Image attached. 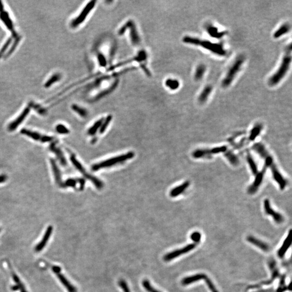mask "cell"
<instances>
[{
  "label": "cell",
  "mask_w": 292,
  "mask_h": 292,
  "mask_svg": "<svg viewBox=\"0 0 292 292\" xmlns=\"http://www.w3.org/2000/svg\"><path fill=\"white\" fill-rule=\"evenodd\" d=\"M56 131L58 133L60 134H67L70 133V129L67 128V127L65 126L64 124H59L56 127Z\"/></svg>",
  "instance_id": "60d3db41"
},
{
  "label": "cell",
  "mask_w": 292,
  "mask_h": 292,
  "mask_svg": "<svg viewBox=\"0 0 292 292\" xmlns=\"http://www.w3.org/2000/svg\"><path fill=\"white\" fill-rule=\"evenodd\" d=\"M1 19L3 21L4 23L7 25L6 27H7L9 29L12 31L13 29V25L12 22V20H10L7 12H3L2 13L1 15Z\"/></svg>",
  "instance_id": "d590c367"
},
{
  "label": "cell",
  "mask_w": 292,
  "mask_h": 292,
  "mask_svg": "<svg viewBox=\"0 0 292 292\" xmlns=\"http://www.w3.org/2000/svg\"><path fill=\"white\" fill-rule=\"evenodd\" d=\"M104 120V118H101L97 121L94 123V124L92 126L88 131V134L89 135H94L97 133V131L100 129V127L101 126Z\"/></svg>",
  "instance_id": "d6a6232c"
},
{
  "label": "cell",
  "mask_w": 292,
  "mask_h": 292,
  "mask_svg": "<svg viewBox=\"0 0 292 292\" xmlns=\"http://www.w3.org/2000/svg\"><path fill=\"white\" fill-rule=\"evenodd\" d=\"M134 156H135V153L133 151H129L128 153H127L124 154H122L116 157H113L112 158H110L104 161H101L99 163L94 164L92 166V170L95 171L104 168L112 167L114 165H116L117 164L122 163L124 162L133 158Z\"/></svg>",
  "instance_id": "277c9868"
},
{
  "label": "cell",
  "mask_w": 292,
  "mask_h": 292,
  "mask_svg": "<svg viewBox=\"0 0 292 292\" xmlns=\"http://www.w3.org/2000/svg\"><path fill=\"white\" fill-rule=\"evenodd\" d=\"M77 181H78V183H79L80 189L82 190L85 186V183H86L85 180L84 178H77Z\"/></svg>",
  "instance_id": "c3c4849f"
},
{
  "label": "cell",
  "mask_w": 292,
  "mask_h": 292,
  "mask_svg": "<svg viewBox=\"0 0 292 292\" xmlns=\"http://www.w3.org/2000/svg\"><path fill=\"white\" fill-rule=\"evenodd\" d=\"M291 49V45H290L289 47H288L286 49V54L282 59V62L279 69L270 77L268 80V83L270 86H274L277 85L287 74V72L290 68V64L292 60V57L290 55Z\"/></svg>",
  "instance_id": "3957f363"
},
{
  "label": "cell",
  "mask_w": 292,
  "mask_h": 292,
  "mask_svg": "<svg viewBox=\"0 0 292 292\" xmlns=\"http://www.w3.org/2000/svg\"><path fill=\"white\" fill-rule=\"evenodd\" d=\"M70 160L74 166L81 173L83 174L84 176L86 177V178L89 179L90 181L92 182V183H94V185L98 189H101L104 187V183L101 180H100L98 178H97L94 176L88 173L85 168H84L83 166H82V164L77 159L76 156H75L74 154H71L70 156Z\"/></svg>",
  "instance_id": "8992f818"
},
{
  "label": "cell",
  "mask_w": 292,
  "mask_h": 292,
  "mask_svg": "<svg viewBox=\"0 0 292 292\" xmlns=\"http://www.w3.org/2000/svg\"><path fill=\"white\" fill-rule=\"evenodd\" d=\"M263 125L261 124H255L250 131V135L248 138L249 141H254L256 139V138L259 135L260 132L263 129Z\"/></svg>",
  "instance_id": "f546056e"
},
{
  "label": "cell",
  "mask_w": 292,
  "mask_h": 292,
  "mask_svg": "<svg viewBox=\"0 0 292 292\" xmlns=\"http://www.w3.org/2000/svg\"><path fill=\"white\" fill-rule=\"evenodd\" d=\"M130 21L131 20H129L128 21H127L122 27L120 28V29L118 31L119 35L122 36V35H124V34L126 32L127 30L128 29L129 25H130Z\"/></svg>",
  "instance_id": "bcb514c9"
},
{
  "label": "cell",
  "mask_w": 292,
  "mask_h": 292,
  "mask_svg": "<svg viewBox=\"0 0 292 292\" xmlns=\"http://www.w3.org/2000/svg\"><path fill=\"white\" fill-rule=\"evenodd\" d=\"M61 75L59 74H55L53 75V76L50 77L49 79L47 80V82H46V83L45 84V87H46V88L49 87L50 86H51L52 84L55 83V82H57V81H59V80L61 79Z\"/></svg>",
  "instance_id": "74e56055"
},
{
  "label": "cell",
  "mask_w": 292,
  "mask_h": 292,
  "mask_svg": "<svg viewBox=\"0 0 292 292\" xmlns=\"http://www.w3.org/2000/svg\"><path fill=\"white\" fill-rule=\"evenodd\" d=\"M140 67H141V68H142V70H143V71L145 73V74H146L148 76H151V73L150 70L148 69V68L146 67L145 65H144V64H141Z\"/></svg>",
  "instance_id": "7dc6e473"
},
{
  "label": "cell",
  "mask_w": 292,
  "mask_h": 292,
  "mask_svg": "<svg viewBox=\"0 0 292 292\" xmlns=\"http://www.w3.org/2000/svg\"><path fill=\"white\" fill-rule=\"evenodd\" d=\"M182 41L187 44L203 47V48L218 56H223L227 54V51L224 48L223 45L220 43H214L207 40H200L198 38L189 36H186L183 37Z\"/></svg>",
  "instance_id": "7a4b0ae2"
},
{
  "label": "cell",
  "mask_w": 292,
  "mask_h": 292,
  "mask_svg": "<svg viewBox=\"0 0 292 292\" xmlns=\"http://www.w3.org/2000/svg\"><path fill=\"white\" fill-rule=\"evenodd\" d=\"M267 168V167L265 165L263 166V169L260 171V172H258L257 174L256 175V178L254 181V182L248 188V193L252 195L257 192L258 189L260 187V185L262 183L263 178Z\"/></svg>",
  "instance_id": "7c38bea8"
},
{
  "label": "cell",
  "mask_w": 292,
  "mask_h": 292,
  "mask_svg": "<svg viewBox=\"0 0 292 292\" xmlns=\"http://www.w3.org/2000/svg\"><path fill=\"white\" fill-rule=\"evenodd\" d=\"M205 30L209 36L216 39H221L227 34L226 32H220L218 28L212 24L206 25Z\"/></svg>",
  "instance_id": "ac0fdd59"
},
{
  "label": "cell",
  "mask_w": 292,
  "mask_h": 292,
  "mask_svg": "<svg viewBox=\"0 0 292 292\" xmlns=\"http://www.w3.org/2000/svg\"><path fill=\"white\" fill-rule=\"evenodd\" d=\"M180 82L178 80L168 79L165 81V85L169 89L175 90L178 89L180 87Z\"/></svg>",
  "instance_id": "836d02e7"
},
{
  "label": "cell",
  "mask_w": 292,
  "mask_h": 292,
  "mask_svg": "<svg viewBox=\"0 0 292 292\" xmlns=\"http://www.w3.org/2000/svg\"><path fill=\"white\" fill-rule=\"evenodd\" d=\"M206 71V67L203 64H199L196 68L194 79L196 81H200L202 79Z\"/></svg>",
  "instance_id": "4dcf8cb0"
},
{
  "label": "cell",
  "mask_w": 292,
  "mask_h": 292,
  "mask_svg": "<svg viewBox=\"0 0 292 292\" xmlns=\"http://www.w3.org/2000/svg\"><path fill=\"white\" fill-rule=\"evenodd\" d=\"M247 240L250 243L255 245L257 247L259 248L261 250H263V251L268 252L270 250V247L267 244L265 243L263 241H261V240H258L254 236H248L247 238Z\"/></svg>",
  "instance_id": "d4e9b609"
},
{
  "label": "cell",
  "mask_w": 292,
  "mask_h": 292,
  "mask_svg": "<svg viewBox=\"0 0 292 292\" xmlns=\"http://www.w3.org/2000/svg\"><path fill=\"white\" fill-rule=\"evenodd\" d=\"M264 209L265 213L268 216H272L275 221L277 223H282L284 219L283 216L280 213H277L276 211L273 210L271 205H270V201L268 199H266L264 201Z\"/></svg>",
  "instance_id": "9a60e30c"
},
{
  "label": "cell",
  "mask_w": 292,
  "mask_h": 292,
  "mask_svg": "<svg viewBox=\"0 0 292 292\" xmlns=\"http://www.w3.org/2000/svg\"><path fill=\"white\" fill-rule=\"evenodd\" d=\"M50 164H51V168L52 170L53 175L54 177L55 182L57 183V185H59V186H61L63 182L62 181L61 171L59 170V168L54 160L53 159L50 160Z\"/></svg>",
  "instance_id": "d6986e66"
},
{
  "label": "cell",
  "mask_w": 292,
  "mask_h": 292,
  "mask_svg": "<svg viewBox=\"0 0 292 292\" xmlns=\"http://www.w3.org/2000/svg\"><path fill=\"white\" fill-rule=\"evenodd\" d=\"M112 119H113L112 115H109L107 117L105 120L104 119V121L102 124L101 126L99 129L100 134H103L104 131H106L107 128H108V127L109 126V124L111 122Z\"/></svg>",
  "instance_id": "8d00e7d4"
},
{
  "label": "cell",
  "mask_w": 292,
  "mask_h": 292,
  "mask_svg": "<svg viewBox=\"0 0 292 292\" xmlns=\"http://www.w3.org/2000/svg\"><path fill=\"white\" fill-rule=\"evenodd\" d=\"M252 148L263 159H264L265 166L270 169L273 178L279 185L280 189L281 190H284L288 184L287 180L284 178L280 171L278 170L277 166H276L275 163L274 158L266 149L265 146L261 143H256L253 145Z\"/></svg>",
  "instance_id": "6da1fadb"
},
{
  "label": "cell",
  "mask_w": 292,
  "mask_h": 292,
  "mask_svg": "<svg viewBox=\"0 0 292 292\" xmlns=\"http://www.w3.org/2000/svg\"><path fill=\"white\" fill-rule=\"evenodd\" d=\"M52 270L55 273H59L61 272V268L58 267V266H54V267H53Z\"/></svg>",
  "instance_id": "f907efd6"
},
{
  "label": "cell",
  "mask_w": 292,
  "mask_h": 292,
  "mask_svg": "<svg viewBox=\"0 0 292 292\" xmlns=\"http://www.w3.org/2000/svg\"><path fill=\"white\" fill-rule=\"evenodd\" d=\"M291 232L292 230H290V232L288 233V235L287 236V238L285 239L284 242L282 244V246L281 247L279 250L277 252V255L280 258H282L285 256L286 253L287 252V250L290 248V246L292 244V238H291Z\"/></svg>",
  "instance_id": "ffe728a7"
},
{
  "label": "cell",
  "mask_w": 292,
  "mask_h": 292,
  "mask_svg": "<svg viewBox=\"0 0 292 292\" xmlns=\"http://www.w3.org/2000/svg\"><path fill=\"white\" fill-rule=\"evenodd\" d=\"M227 151V146L217 147L212 149H198L193 152L192 156L195 158H210L214 154L225 153Z\"/></svg>",
  "instance_id": "52a82bcc"
},
{
  "label": "cell",
  "mask_w": 292,
  "mask_h": 292,
  "mask_svg": "<svg viewBox=\"0 0 292 292\" xmlns=\"http://www.w3.org/2000/svg\"><path fill=\"white\" fill-rule=\"evenodd\" d=\"M21 133L34 141L40 142L42 143L50 142L54 140V138L52 136L45 135L40 134L37 131H32L27 129H22L21 131Z\"/></svg>",
  "instance_id": "9c48e42d"
},
{
  "label": "cell",
  "mask_w": 292,
  "mask_h": 292,
  "mask_svg": "<svg viewBox=\"0 0 292 292\" xmlns=\"http://www.w3.org/2000/svg\"><path fill=\"white\" fill-rule=\"evenodd\" d=\"M128 29H129V36L131 43L134 46H139L140 44V37L135 24L132 20L130 21Z\"/></svg>",
  "instance_id": "2e32d148"
},
{
  "label": "cell",
  "mask_w": 292,
  "mask_h": 292,
  "mask_svg": "<svg viewBox=\"0 0 292 292\" xmlns=\"http://www.w3.org/2000/svg\"><path fill=\"white\" fill-rule=\"evenodd\" d=\"M212 90L213 87L212 86L207 85L205 86L199 97V101L200 104H203L207 100L208 97L212 92Z\"/></svg>",
  "instance_id": "4316f807"
},
{
  "label": "cell",
  "mask_w": 292,
  "mask_h": 292,
  "mask_svg": "<svg viewBox=\"0 0 292 292\" xmlns=\"http://www.w3.org/2000/svg\"><path fill=\"white\" fill-rule=\"evenodd\" d=\"M119 286L121 288L124 292H131L127 282L124 280H120L118 282Z\"/></svg>",
  "instance_id": "f6af8a7d"
},
{
  "label": "cell",
  "mask_w": 292,
  "mask_h": 292,
  "mask_svg": "<svg viewBox=\"0 0 292 292\" xmlns=\"http://www.w3.org/2000/svg\"><path fill=\"white\" fill-rule=\"evenodd\" d=\"M78 183L77 179H74V178H69L66 181L63 182L62 184V187L63 188H67V187H72L75 188L76 187L77 183Z\"/></svg>",
  "instance_id": "ab89813d"
},
{
  "label": "cell",
  "mask_w": 292,
  "mask_h": 292,
  "mask_svg": "<svg viewBox=\"0 0 292 292\" xmlns=\"http://www.w3.org/2000/svg\"><path fill=\"white\" fill-rule=\"evenodd\" d=\"M52 226H50L47 228V230L45 232V234L43 235L42 240H41L40 243L37 244L35 247V251L37 252H40L47 245V243L49 240L50 238L52 235L53 232Z\"/></svg>",
  "instance_id": "e0dca14e"
},
{
  "label": "cell",
  "mask_w": 292,
  "mask_h": 292,
  "mask_svg": "<svg viewBox=\"0 0 292 292\" xmlns=\"http://www.w3.org/2000/svg\"><path fill=\"white\" fill-rule=\"evenodd\" d=\"M30 111V108L29 107H26L14 120H13L12 122H10V124H9L8 126V130L10 132H12L18 128V127L22 123L28 115V114H29Z\"/></svg>",
  "instance_id": "5bb4252c"
},
{
  "label": "cell",
  "mask_w": 292,
  "mask_h": 292,
  "mask_svg": "<svg viewBox=\"0 0 292 292\" xmlns=\"http://www.w3.org/2000/svg\"><path fill=\"white\" fill-rule=\"evenodd\" d=\"M218 292V290H214V291H213V292Z\"/></svg>",
  "instance_id": "816d5d0a"
},
{
  "label": "cell",
  "mask_w": 292,
  "mask_h": 292,
  "mask_svg": "<svg viewBox=\"0 0 292 292\" xmlns=\"http://www.w3.org/2000/svg\"><path fill=\"white\" fill-rule=\"evenodd\" d=\"M55 274L57 275V277L59 279L61 283L67 289L68 292H77L76 288H75L73 285H72L63 275L61 274L60 272L56 273Z\"/></svg>",
  "instance_id": "603a6c76"
},
{
  "label": "cell",
  "mask_w": 292,
  "mask_h": 292,
  "mask_svg": "<svg viewBox=\"0 0 292 292\" xmlns=\"http://www.w3.org/2000/svg\"><path fill=\"white\" fill-rule=\"evenodd\" d=\"M72 109L76 113L82 117H86L88 115L87 110L82 107L79 106L77 104H74L72 106Z\"/></svg>",
  "instance_id": "e575fe53"
},
{
  "label": "cell",
  "mask_w": 292,
  "mask_h": 292,
  "mask_svg": "<svg viewBox=\"0 0 292 292\" xmlns=\"http://www.w3.org/2000/svg\"><path fill=\"white\" fill-rule=\"evenodd\" d=\"M148 57V55H147V54L146 53V51L144 50H141L140 51L138 54H137L136 56H135L134 57H132V58H131L128 59H127V60H125V61H124L122 62H120L117 63V64H115V65H113V66H111L110 67H109V68L107 70L108 72H110V71H112L113 70H115L117 68H118L119 67H122L124 66V65H126L127 64H128V63H131V62H143V61H146Z\"/></svg>",
  "instance_id": "30bf717a"
},
{
  "label": "cell",
  "mask_w": 292,
  "mask_h": 292,
  "mask_svg": "<svg viewBox=\"0 0 292 292\" xmlns=\"http://www.w3.org/2000/svg\"><path fill=\"white\" fill-rule=\"evenodd\" d=\"M50 149L55 154L57 159L59 161L60 164L64 166L67 165V161L64 157V154L63 153L62 151L56 146L55 142L51 144V146L50 147Z\"/></svg>",
  "instance_id": "44dd1931"
},
{
  "label": "cell",
  "mask_w": 292,
  "mask_h": 292,
  "mask_svg": "<svg viewBox=\"0 0 292 292\" xmlns=\"http://www.w3.org/2000/svg\"><path fill=\"white\" fill-rule=\"evenodd\" d=\"M7 180V176L5 174L0 175V183L5 182Z\"/></svg>",
  "instance_id": "681fc988"
},
{
  "label": "cell",
  "mask_w": 292,
  "mask_h": 292,
  "mask_svg": "<svg viewBox=\"0 0 292 292\" xmlns=\"http://www.w3.org/2000/svg\"><path fill=\"white\" fill-rule=\"evenodd\" d=\"M196 246V243H192V244H189L188 245L186 246V247L174 250L171 252L169 253L164 256V260H165L166 261H171L174 259L178 257L180 255H182L183 254H186L187 253L190 252L191 250L195 248Z\"/></svg>",
  "instance_id": "4fadbf2b"
},
{
  "label": "cell",
  "mask_w": 292,
  "mask_h": 292,
  "mask_svg": "<svg viewBox=\"0 0 292 292\" xmlns=\"http://www.w3.org/2000/svg\"><path fill=\"white\" fill-rule=\"evenodd\" d=\"M207 277V276L205 274H202V273L201 274H197L194 275L193 276L184 278L182 280L181 283L184 286H186V285L191 284L194 283V282L198 281L199 280H205V277Z\"/></svg>",
  "instance_id": "cb8c5ba5"
},
{
  "label": "cell",
  "mask_w": 292,
  "mask_h": 292,
  "mask_svg": "<svg viewBox=\"0 0 292 292\" xmlns=\"http://www.w3.org/2000/svg\"><path fill=\"white\" fill-rule=\"evenodd\" d=\"M189 186L190 182L189 181H185L184 183L181 184V185L172 189L169 193V195L172 198L177 197L186 191Z\"/></svg>",
  "instance_id": "7402d4cb"
},
{
  "label": "cell",
  "mask_w": 292,
  "mask_h": 292,
  "mask_svg": "<svg viewBox=\"0 0 292 292\" xmlns=\"http://www.w3.org/2000/svg\"><path fill=\"white\" fill-rule=\"evenodd\" d=\"M245 58L243 56H240L235 59L232 66L228 70L226 75L224 79L222 82V86L224 88L228 87L230 85L235 78V76L240 71L243 63L244 62Z\"/></svg>",
  "instance_id": "5b68a950"
},
{
  "label": "cell",
  "mask_w": 292,
  "mask_h": 292,
  "mask_svg": "<svg viewBox=\"0 0 292 292\" xmlns=\"http://www.w3.org/2000/svg\"><path fill=\"white\" fill-rule=\"evenodd\" d=\"M225 156L228 160L230 164L234 166H238L239 164V159L236 155L231 151H227L225 152Z\"/></svg>",
  "instance_id": "f1b7e54d"
},
{
  "label": "cell",
  "mask_w": 292,
  "mask_h": 292,
  "mask_svg": "<svg viewBox=\"0 0 292 292\" xmlns=\"http://www.w3.org/2000/svg\"><path fill=\"white\" fill-rule=\"evenodd\" d=\"M290 29V25L288 23H285L282 25L279 29L277 30V31L274 33L273 37L275 39H278L281 37L283 35L287 34L289 32Z\"/></svg>",
  "instance_id": "83f0119b"
},
{
  "label": "cell",
  "mask_w": 292,
  "mask_h": 292,
  "mask_svg": "<svg viewBox=\"0 0 292 292\" xmlns=\"http://www.w3.org/2000/svg\"><path fill=\"white\" fill-rule=\"evenodd\" d=\"M191 240L193 241L194 243H198L201 239V234L198 232H195L192 233L191 235Z\"/></svg>",
  "instance_id": "ee69618b"
},
{
  "label": "cell",
  "mask_w": 292,
  "mask_h": 292,
  "mask_svg": "<svg viewBox=\"0 0 292 292\" xmlns=\"http://www.w3.org/2000/svg\"><path fill=\"white\" fill-rule=\"evenodd\" d=\"M119 80H117L115 82L111 84V86H110L109 88H108L107 89H105L104 90L103 92H101L99 94H97L96 97H95L94 98V101H97V100H99L101 99H102L104 98V97H106L107 95H109V94H110L111 93L113 92L115 89L117 88L118 84H119Z\"/></svg>",
  "instance_id": "484cf974"
},
{
  "label": "cell",
  "mask_w": 292,
  "mask_h": 292,
  "mask_svg": "<svg viewBox=\"0 0 292 292\" xmlns=\"http://www.w3.org/2000/svg\"><path fill=\"white\" fill-rule=\"evenodd\" d=\"M12 277H13V279H14V282H16V283L17 284V286H14V290H18L19 288H20V290H21V292H27L26 291V290L25 289L24 286L22 285V284L21 282L20 279H19V278L18 277V276L15 274V273H12Z\"/></svg>",
  "instance_id": "f35d334b"
},
{
  "label": "cell",
  "mask_w": 292,
  "mask_h": 292,
  "mask_svg": "<svg viewBox=\"0 0 292 292\" xmlns=\"http://www.w3.org/2000/svg\"><path fill=\"white\" fill-rule=\"evenodd\" d=\"M142 285H143V287L146 289V290H147V292H160L152 287V286H151V283L149 282V281L148 280H146V279L144 280V281H142Z\"/></svg>",
  "instance_id": "b9f144b4"
},
{
  "label": "cell",
  "mask_w": 292,
  "mask_h": 292,
  "mask_svg": "<svg viewBox=\"0 0 292 292\" xmlns=\"http://www.w3.org/2000/svg\"><path fill=\"white\" fill-rule=\"evenodd\" d=\"M98 62L100 64V66L101 67H106L107 66V61L106 57L104 55L100 53H99L97 55Z\"/></svg>",
  "instance_id": "7bdbcfd3"
},
{
  "label": "cell",
  "mask_w": 292,
  "mask_h": 292,
  "mask_svg": "<svg viewBox=\"0 0 292 292\" xmlns=\"http://www.w3.org/2000/svg\"><path fill=\"white\" fill-rule=\"evenodd\" d=\"M247 160L249 164V166L250 167V170L252 171L253 174L256 175L258 173L257 167L250 152H247Z\"/></svg>",
  "instance_id": "1f68e13d"
},
{
  "label": "cell",
  "mask_w": 292,
  "mask_h": 292,
  "mask_svg": "<svg viewBox=\"0 0 292 292\" xmlns=\"http://www.w3.org/2000/svg\"><path fill=\"white\" fill-rule=\"evenodd\" d=\"M269 266H270V269L271 270L272 272L271 279H270V280H267V281H265L260 282V284H257V285H254V286H250V287H248L247 289L257 288L261 287L263 285H270V284H271L273 282V281L275 280L277 277H279L280 275V272H279V270L277 269V265H276L275 261H274V260H270V262H269Z\"/></svg>",
  "instance_id": "8fae6325"
},
{
  "label": "cell",
  "mask_w": 292,
  "mask_h": 292,
  "mask_svg": "<svg viewBox=\"0 0 292 292\" xmlns=\"http://www.w3.org/2000/svg\"><path fill=\"white\" fill-rule=\"evenodd\" d=\"M96 3H97V1L95 0H92L88 3L87 5L84 7L79 15L72 21L71 22V27L72 28H76L78 27L79 25H81L86 19L89 13L93 9Z\"/></svg>",
  "instance_id": "ba28073f"
}]
</instances>
